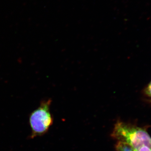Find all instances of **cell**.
I'll return each instance as SVG.
<instances>
[{
	"label": "cell",
	"mask_w": 151,
	"mask_h": 151,
	"mask_svg": "<svg viewBox=\"0 0 151 151\" xmlns=\"http://www.w3.org/2000/svg\"><path fill=\"white\" fill-rule=\"evenodd\" d=\"M112 136L119 141L127 143L135 150L146 146L151 149V137L147 131L118 122L115 125Z\"/></svg>",
	"instance_id": "cell-1"
},
{
	"label": "cell",
	"mask_w": 151,
	"mask_h": 151,
	"mask_svg": "<svg viewBox=\"0 0 151 151\" xmlns=\"http://www.w3.org/2000/svg\"><path fill=\"white\" fill-rule=\"evenodd\" d=\"M51 103L50 99L44 100L30 115L29 124L31 129L32 139L44 134L52 124L53 119L50 111Z\"/></svg>",
	"instance_id": "cell-2"
},
{
	"label": "cell",
	"mask_w": 151,
	"mask_h": 151,
	"mask_svg": "<svg viewBox=\"0 0 151 151\" xmlns=\"http://www.w3.org/2000/svg\"><path fill=\"white\" fill-rule=\"evenodd\" d=\"M117 151H134V149L129 144L119 141L116 146Z\"/></svg>",
	"instance_id": "cell-3"
},
{
	"label": "cell",
	"mask_w": 151,
	"mask_h": 151,
	"mask_svg": "<svg viewBox=\"0 0 151 151\" xmlns=\"http://www.w3.org/2000/svg\"><path fill=\"white\" fill-rule=\"evenodd\" d=\"M145 93L149 97H151V81L149 83L147 88L145 89Z\"/></svg>",
	"instance_id": "cell-4"
},
{
	"label": "cell",
	"mask_w": 151,
	"mask_h": 151,
	"mask_svg": "<svg viewBox=\"0 0 151 151\" xmlns=\"http://www.w3.org/2000/svg\"><path fill=\"white\" fill-rule=\"evenodd\" d=\"M134 151H151V149L146 146H143L140 148L134 150Z\"/></svg>",
	"instance_id": "cell-5"
},
{
	"label": "cell",
	"mask_w": 151,
	"mask_h": 151,
	"mask_svg": "<svg viewBox=\"0 0 151 151\" xmlns=\"http://www.w3.org/2000/svg\"><path fill=\"white\" fill-rule=\"evenodd\" d=\"M150 102L151 103V100H150Z\"/></svg>",
	"instance_id": "cell-6"
}]
</instances>
